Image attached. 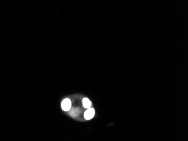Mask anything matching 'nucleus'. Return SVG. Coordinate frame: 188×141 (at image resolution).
Returning a JSON list of instances; mask_svg holds the SVG:
<instances>
[{"instance_id": "obj_1", "label": "nucleus", "mask_w": 188, "mask_h": 141, "mask_svg": "<svg viewBox=\"0 0 188 141\" xmlns=\"http://www.w3.org/2000/svg\"><path fill=\"white\" fill-rule=\"evenodd\" d=\"M72 102L69 98H65L61 102V108L64 111H68L71 109Z\"/></svg>"}, {"instance_id": "obj_2", "label": "nucleus", "mask_w": 188, "mask_h": 141, "mask_svg": "<svg viewBox=\"0 0 188 141\" xmlns=\"http://www.w3.org/2000/svg\"><path fill=\"white\" fill-rule=\"evenodd\" d=\"M95 115V110L91 107L88 108V109L85 111L84 114V118L86 120L91 119Z\"/></svg>"}, {"instance_id": "obj_3", "label": "nucleus", "mask_w": 188, "mask_h": 141, "mask_svg": "<svg viewBox=\"0 0 188 141\" xmlns=\"http://www.w3.org/2000/svg\"><path fill=\"white\" fill-rule=\"evenodd\" d=\"M82 103H83V106L84 108L88 109L91 107V102L90 101V100L87 98H84L82 100Z\"/></svg>"}]
</instances>
